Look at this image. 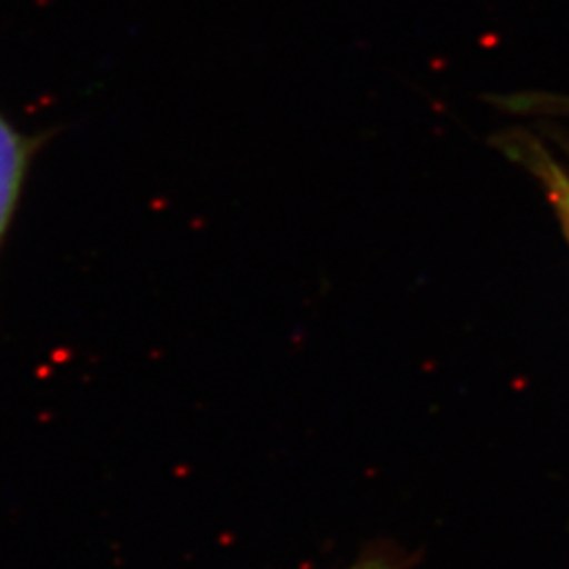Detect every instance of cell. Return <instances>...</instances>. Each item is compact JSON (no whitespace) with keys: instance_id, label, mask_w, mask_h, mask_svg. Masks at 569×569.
I'll return each mask as SVG.
<instances>
[{"instance_id":"6da1fadb","label":"cell","mask_w":569,"mask_h":569,"mask_svg":"<svg viewBox=\"0 0 569 569\" xmlns=\"http://www.w3.org/2000/svg\"><path fill=\"white\" fill-rule=\"evenodd\" d=\"M44 138V133H23L0 112V247L13 224L30 164L41 150Z\"/></svg>"},{"instance_id":"7a4b0ae2","label":"cell","mask_w":569,"mask_h":569,"mask_svg":"<svg viewBox=\"0 0 569 569\" xmlns=\"http://www.w3.org/2000/svg\"><path fill=\"white\" fill-rule=\"evenodd\" d=\"M517 152L526 161L529 169L540 178L542 186L547 188V194L552 204L557 207L561 222L566 226L569 234V176L555 163L547 150H542L538 143L517 142Z\"/></svg>"},{"instance_id":"3957f363","label":"cell","mask_w":569,"mask_h":569,"mask_svg":"<svg viewBox=\"0 0 569 569\" xmlns=\"http://www.w3.org/2000/svg\"><path fill=\"white\" fill-rule=\"evenodd\" d=\"M348 569H395V566L390 563V559H387V557H369V559H363V561H359V563H355L352 568Z\"/></svg>"}]
</instances>
